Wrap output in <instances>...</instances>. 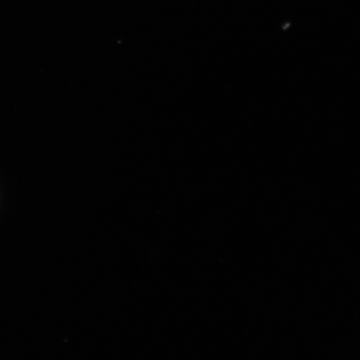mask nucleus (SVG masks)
<instances>
[]
</instances>
